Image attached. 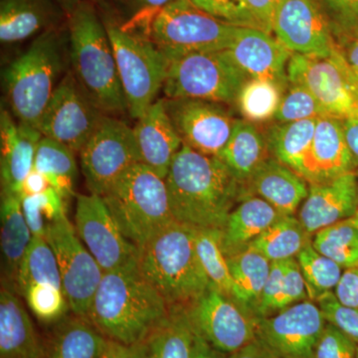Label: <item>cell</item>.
<instances>
[{
  "mask_svg": "<svg viewBox=\"0 0 358 358\" xmlns=\"http://www.w3.org/2000/svg\"><path fill=\"white\" fill-rule=\"evenodd\" d=\"M284 214L265 200L249 195L238 203L231 212L225 226L221 230V248L224 255H236L249 248Z\"/></svg>",
  "mask_w": 358,
  "mask_h": 358,
  "instance_id": "obj_25",
  "label": "cell"
},
{
  "mask_svg": "<svg viewBox=\"0 0 358 358\" xmlns=\"http://www.w3.org/2000/svg\"><path fill=\"white\" fill-rule=\"evenodd\" d=\"M21 296L35 317L47 324L62 320L70 308L63 289L52 285H31Z\"/></svg>",
  "mask_w": 358,
  "mask_h": 358,
  "instance_id": "obj_42",
  "label": "cell"
},
{
  "mask_svg": "<svg viewBox=\"0 0 358 358\" xmlns=\"http://www.w3.org/2000/svg\"><path fill=\"white\" fill-rule=\"evenodd\" d=\"M287 73L289 84L307 88L327 115L341 121L358 120V79L338 47L327 56L293 54Z\"/></svg>",
  "mask_w": 358,
  "mask_h": 358,
  "instance_id": "obj_10",
  "label": "cell"
},
{
  "mask_svg": "<svg viewBox=\"0 0 358 358\" xmlns=\"http://www.w3.org/2000/svg\"><path fill=\"white\" fill-rule=\"evenodd\" d=\"M129 115L138 120L164 87L169 59L150 40L107 27Z\"/></svg>",
  "mask_w": 358,
  "mask_h": 358,
  "instance_id": "obj_9",
  "label": "cell"
},
{
  "mask_svg": "<svg viewBox=\"0 0 358 358\" xmlns=\"http://www.w3.org/2000/svg\"><path fill=\"white\" fill-rule=\"evenodd\" d=\"M213 17L235 26L256 27L245 0H190Z\"/></svg>",
  "mask_w": 358,
  "mask_h": 358,
  "instance_id": "obj_44",
  "label": "cell"
},
{
  "mask_svg": "<svg viewBox=\"0 0 358 358\" xmlns=\"http://www.w3.org/2000/svg\"><path fill=\"white\" fill-rule=\"evenodd\" d=\"M48 187L49 183L44 174L33 167L32 171L26 176L25 180L23 181L21 194H39V193L45 192Z\"/></svg>",
  "mask_w": 358,
  "mask_h": 358,
  "instance_id": "obj_55",
  "label": "cell"
},
{
  "mask_svg": "<svg viewBox=\"0 0 358 358\" xmlns=\"http://www.w3.org/2000/svg\"><path fill=\"white\" fill-rule=\"evenodd\" d=\"M232 358H280L258 338L234 353Z\"/></svg>",
  "mask_w": 358,
  "mask_h": 358,
  "instance_id": "obj_54",
  "label": "cell"
},
{
  "mask_svg": "<svg viewBox=\"0 0 358 358\" xmlns=\"http://www.w3.org/2000/svg\"><path fill=\"white\" fill-rule=\"evenodd\" d=\"M331 28L341 55L358 79V23L348 25L331 24Z\"/></svg>",
  "mask_w": 358,
  "mask_h": 358,
  "instance_id": "obj_48",
  "label": "cell"
},
{
  "mask_svg": "<svg viewBox=\"0 0 358 358\" xmlns=\"http://www.w3.org/2000/svg\"><path fill=\"white\" fill-rule=\"evenodd\" d=\"M102 197L122 234L138 249L176 222L166 179L145 164L131 166Z\"/></svg>",
  "mask_w": 358,
  "mask_h": 358,
  "instance_id": "obj_5",
  "label": "cell"
},
{
  "mask_svg": "<svg viewBox=\"0 0 358 358\" xmlns=\"http://www.w3.org/2000/svg\"><path fill=\"white\" fill-rule=\"evenodd\" d=\"M284 92L281 87L268 80H247L236 100L242 119L254 124L274 120Z\"/></svg>",
  "mask_w": 358,
  "mask_h": 358,
  "instance_id": "obj_40",
  "label": "cell"
},
{
  "mask_svg": "<svg viewBox=\"0 0 358 358\" xmlns=\"http://www.w3.org/2000/svg\"><path fill=\"white\" fill-rule=\"evenodd\" d=\"M21 206L33 237L45 238L49 224L67 216L65 199L51 186L39 194H21Z\"/></svg>",
  "mask_w": 358,
  "mask_h": 358,
  "instance_id": "obj_41",
  "label": "cell"
},
{
  "mask_svg": "<svg viewBox=\"0 0 358 358\" xmlns=\"http://www.w3.org/2000/svg\"><path fill=\"white\" fill-rule=\"evenodd\" d=\"M53 0H1L0 41L15 43L52 29L59 20Z\"/></svg>",
  "mask_w": 358,
  "mask_h": 358,
  "instance_id": "obj_27",
  "label": "cell"
},
{
  "mask_svg": "<svg viewBox=\"0 0 358 358\" xmlns=\"http://www.w3.org/2000/svg\"><path fill=\"white\" fill-rule=\"evenodd\" d=\"M38 129L16 122L7 110L0 113V179L1 192L21 195L23 181L34 167L40 140Z\"/></svg>",
  "mask_w": 358,
  "mask_h": 358,
  "instance_id": "obj_22",
  "label": "cell"
},
{
  "mask_svg": "<svg viewBox=\"0 0 358 358\" xmlns=\"http://www.w3.org/2000/svg\"><path fill=\"white\" fill-rule=\"evenodd\" d=\"M271 157L267 138L254 122L238 119L229 141L217 157L245 186Z\"/></svg>",
  "mask_w": 358,
  "mask_h": 358,
  "instance_id": "obj_28",
  "label": "cell"
},
{
  "mask_svg": "<svg viewBox=\"0 0 358 358\" xmlns=\"http://www.w3.org/2000/svg\"><path fill=\"white\" fill-rule=\"evenodd\" d=\"M331 24L358 23V0H317Z\"/></svg>",
  "mask_w": 358,
  "mask_h": 358,
  "instance_id": "obj_49",
  "label": "cell"
},
{
  "mask_svg": "<svg viewBox=\"0 0 358 358\" xmlns=\"http://www.w3.org/2000/svg\"><path fill=\"white\" fill-rule=\"evenodd\" d=\"M324 115H329L307 88L299 84H289L288 88L282 94L274 121L296 122L319 119Z\"/></svg>",
  "mask_w": 358,
  "mask_h": 358,
  "instance_id": "obj_43",
  "label": "cell"
},
{
  "mask_svg": "<svg viewBox=\"0 0 358 358\" xmlns=\"http://www.w3.org/2000/svg\"><path fill=\"white\" fill-rule=\"evenodd\" d=\"M0 220L2 266L6 279L14 287L20 264L33 238L23 214L21 195L1 192Z\"/></svg>",
  "mask_w": 358,
  "mask_h": 358,
  "instance_id": "obj_29",
  "label": "cell"
},
{
  "mask_svg": "<svg viewBox=\"0 0 358 358\" xmlns=\"http://www.w3.org/2000/svg\"><path fill=\"white\" fill-rule=\"evenodd\" d=\"M357 346L348 334L327 322L315 350V358H357Z\"/></svg>",
  "mask_w": 358,
  "mask_h": 358,
  "instance_id": "obj_46",
  "label": "cell"
},
{
  "mask_svg": "<svg viewBox=\"0 0 358 358\" xmlns=\"http://www.w3.org/2000/svg\"><path fill=\"white\" fill-rule=\"evenodd\" d=\"M296 259L300 265L310 301H317L324 294L334 293L345 270L315 250L313 240L301 250Z\"/></svg>",
  "mask_w": 358,
  "mask_h": 358,
  "instance_id": "obj_39",
  "label": "cell"
},
{
  "mask_svg": "<svg viewBox=\"0 0 358 358\" xmlns=\"http://www.w3.org/2000/svg\"><path fill=\"white\" fill-rule=\"evenodd\" d=\"M227 262L236 287L238 305L254 319L259 320L264 288L272 262L253 249L227 257Z\"/></svg>",
  "mask_w": 358,
  "mask_h": 358,
  "instance_id": "obj_31",
  "label": "cell"
},
{
  "mask_svg": "<svg viewBox=\"0 0 358 358\" xmlns=\"http://www.w3.org/2000/svg\"><path fill=\"white\" fill-rule=\"evenodd\" d=\"M193 338L186 308H171L169 317L143 341V358H192Z\"/></svg>",
  "mask_w": 358,
  "mask_h": 358,
  "instance_id": "obj_32",
  "label": "cell"
},
{
  "mask_svg": "<svg viewBox=\"0 0 358 358\" xmlns=\"http://www.w3.org/2000/svg\"><path fill=\"white\" fill-rule=\"evenodd\" d=\"M0 358H44L32 320L10 287L0 292Z\"/></svg>",
  "mask_w": 358,
  "mask_h": 358,
  "instance_id": "obj_26",
  "label": "cell"
},
{
  "mask_svg": "<svg viewBox=\"0 0 358 358\" xmlns=\"http://www.w3.org/2000/svg\"><path fill=\"white\" fill-rule=\"evenodd\" d=\"M317 122V119L275 122L266 136L271 157L298 173L312 145Z\"/></svg>",
  "mask_w": 358,
  "mask_h": 358,
  "instance_id": "obj_33",
  "label": "cell"
},
{
  "mask_svg": "<svg viewBox=\"0 0 358 358\" xmlns=\"http://www.w3.org/2000/svg\"><path fill=\"white\" fill-rule=\"evenodd\" d=\"M105 115L70 71L56 87L37 129L42 136L80 152Z\"/></svg>",
  "mask_w": 358,
  "mask_h": 358,
  "instance_id": "obj_13",
  "label": "cell"
},
{
  "mask_svg": "<svg viewBox=\"0 0 358 358\" xmlns=\"http://www.w3.org/2000/svg\"><path fill=\"white\" fill-rule=\"evenodd\" d=\"M312 240L313 236L296 216L282 215L257 238L248 249L255 250L271 262H281L296 258Z\"/></svg>",
  "mask_w": 358,
  "mask_h": 358,
  "instance_id": "obj_35",
  "label": "cell"
},
{
  "mask_svg": "<svg viewBox=\"0 0 358 358\" xmlns=\"http://www.w3.org/2000/svg\"><path fill=\"white\" fill-rule=\"evenodd\" d=\"M133 129L140 164L166 179L183 143L167 115L162 99L148 108Z\"/></svg>",
  "mask_w": 358,
  "mask_h": 358,
  "instance_id": "obj_23",
  "label": "cell"
},
{
  "mask_svg": "<svg viewBox=\"0 0 358 358\" xmlns=\"http://www.w3.org/2000/svg\"><path fill=\"white\" fill-rule=\"evenodd\" d=\"M324 313L306 300L270 317L258 320L257 338L280 358H315L324 327Z\"/></svg>",
  "mask_w": 358,
  "mask_h": 358,
  "instance_id": "obj_17",
  "label": "cell"
},
{
  "mask_svg": "<svg viewBox=\"0 0 358 358\" xmlns=\"http://www.w3.org/2000/svg\"><path fill=\"white\" fill-rule=\"evenodd\" d=\"M355 169L343 121L331 115L319 117L312 145L298 173L308 185H315L333 180Z\"/></svg>",
  "mask_w": 358,
  "mask_h": 358,
  "instance_id": "obj_21",
  "label": "cell"
},
{
  "mask_svg": "<svg viewBox=\"0 0 358 358\" xmlns=\"http://www.w3.org/2000/svg\"><path fill=\"white\" fill-rule=\"evenodd\" d=\"M194 236L197 253L212 286L237 303L236 287L221 248V230L194 229Z\"/></svg>",
  "mask_w": 358,
  "mask_h": 358,
  "instance_id": "obj_37",
  "label": "cell"
},
{
  "mask_svg": "<svg viewBox=\"0 0 358 358\" xmlns=\"http://www.w3.org/2000/svg\"><path fill=\"white\" fill-rule=\"evenodd\" d=\"M238 26L213 17L190 0H174L159 9L150 25V41L167 59L227 50Z\"/></svg>",
  "mask_w": 358,
  "mask_h": 358,
  "instance_id": "obj_7",
  "label": "cell"
},
{
  "mask_svg": "<svg viewBox=\"0 0 358 358\" xmlns=\"http://www.w3.org/2000/svg\"><path fill=\"white\" fill-rule=\"evenodd\" d=\"M108 341L88 319L75 315L60 320L44 345V358H101Z\"/></svg>",
  "mask_w": 358,
  "mask_h": 358,
  "instance_id": "obj_30",
  "label": "cell"
},
{
  "mask_svg": "<svg viewBox=\"0 0 358 358\" xmlns=\"http://www.w3.org/2000/svg\"><path fill=\"white\" fill-rule=\"evenodd\" d=\"M358 209L357 171L327 182L310 185L307 199L298 211L299 220L310 236L352 218Z\"/></svg>",
  "mask_w": 358,
  "mask_h": 358,
  "instance_id": "obj_20",
  "label": "cell"
},
{
  "mask_svg": "<svg viewBox=\"0 0 358 358\" xmlns=\"http://www.w3.org/2000/svg\"><path fill=\"white\" fill-rule=\"evenodd\" d=\"M145 341L134 345H124L117 341H108L107 348L101 358H143Z\"/></svg>",
  "mask_w": 358,
  "mask_h": 358,
  "instance_id": "obj_52",
  "label": "cell"
},
{
  "mask_svg": "<svg viewBox=\"0 0 358 358\" xmlns=\"http://www.w3.org/2000/svg\"><path fill=\"white\" fill-rule=\"evenodd\" d=\"M75 229L103 272L138 265L140 249L122 234L100 195H78Z\"/></svg>",
  "mask_w": 358,
  "mask_h": 358,
  "instance_id": "obj_14",
  "label": "cell"
},
{
  "mask_svg": "<svg viewBox=\"0 0 358 358\" xmlns=\"http://www.w3.org/2000/svg\"><path fill=\"white\" fill-rule=\"evenodd\" d=\"M73 74L105 114L128 110L107 28L88 1L79 0L68 17Z\"/></svg>",
  "mask_w": 358,
  "mask_h": 358,
  "instance_id": "obj_3",
  "label": "cell"
},
{
  "mask_svg": "<svg viewBox=\"0 0 358 358\" xmlns=\"http://www.w3.org/2000/svg\"><path fill=\"white\" fill-rule=\"evenodd\" d=\"M45 238L57 259L70 310L75 315L87 319L105 272L78 236L67 216L49 224Z\"/></svg>",
  "mask_w": 358,
  "mask_h": 358,
  "instance_id": "obj_12",
  "label": "cell"
},
{
  "mask_svg": "<svg viewBox=\"0 0 358 358\" xmlns=\"http://www.w3.org/2000/svg\"><path fill=\"white\" fill-rule=\"evenodd\" d=\"M194 331V329H193ZM233 355L224 353L216 350L210 343H207L200 334L194 331L193 338L192 358H232Z\"/></svg>",
  "mask_w": 358,
  "mask_h": 358,
  "instance_id": "obj_53",
  "label": "cell"
},
{
  "mask_svg": "<svg viewBox=\"0 0 358 358\" xmlns=\"http://www.w3.org/2000/svg\"><path fill=\"white\" fill-rule=\"evenodd\" d=\"M186 312L194 331L224 353L234 355L257 338L258 320L211 284Z\"/></svg>",
  "mask_w": 358,
  "mask_h": 358,
  "instance_id": "obj_15",
  "label": "cell"
},
{
  "mask_svg": "<svg viewBox=\"0 0 358 358\" xmlns=\"http://www.w3.org/2000/svg\"><path fill=\"white\" fill-rule=\"evenodd\" d=\"M357 358H358V346H357Z\"/></svg>",
  "mask_w": 358,
  "mask_h": 358,
  "instance_id": "obj_59",
  "label": "cell"
},
{
  "mask_svg": "<svg viewBox=\"0 0 358 358\" xmlns=\"http://www.w3.org/2000/svg\"><path fill=\"white\" fill-rule=\"evenodd\" d=\"M174 0H140L141 3L145 4V6L152 7L157 8V10L166 6L167 4L171 3Z\"/></svg>",
  "mask_w": 358,
  "mask_h": 358,
  "instance_id": "obj_57",
  "label": "cell"
},
{
  "mask_svg": "<svg viewBox=\"0 0 358 358\" xmlns=\"http://www.w3.org/2000/svg\"><path fill=\"white\" fill-rule=\"evenodd\" d=\"M34 169L44 174L49 186L63 199L74 195L78 167L75 152L67 145L43 136L37 147Z\"/></svg>",
  "mask_w": 358,
  "mask_h": 358,
  "instance_id": "obj_34",
  "label": "cell"
},
{
  "mask_svg": "<svg viewBox=\"0 0 358 358\" xmlns=\"http://www.w3.org/2000/svg\"><path fill=\"white\" fill-rule=\"evenodd\" d=\"M357 179H358V171H357Z\"/></svg>",
  "mask_w": 358,
  "mask_h": 358,
  "instance_id": "obj_60",
  "label": "cell"
},
{
  "mask_svg": "<svg viewBox=\"0 0 358 358\" xmlns=\"http://www.w3.org/2000/svg\"><path fill=\"white\" fill-rule=\"evenodd\" d=\"M346 143L350 148L355 166L358 167V120L343 121Z\"/></svg>",
  "mask_w": 358,
  "mask_h": 358,
  "instance_id": "obj_56",
  "label": "cell"
},
{
  "mask_svg": "<svg viewBox=\"0 0 358 358\" xmlns=\"http://www.w3.org/2000/svg\"><path fill=\"white\" fill-rule=\"evenodd\" d=\"M228 54L249 79L274 82L284 91L289 86V51L274 34L248 26H238Z\"/></svg>",
  "mask_w": 358,
  "mask_h": 358,
  "instance_id": "obj_19",
  "label": "cell"
},
{
  "mask_svg": "<svg viewBox=\"0 0 358 358\" xmlns=\"http://www.w3.org/2000/svg\"><path fill=\"white\" fill-rule=\"evenodd\" d=\"M273 34L294 54L327 56L338 47L331 21L317 0H284Z\"/></svg>",
  "mask_w": 358,
  "mask_h": 358,
  "instance_id": "obj_18",
  "label": "cell"
},
{
  "mask_svg": "<svg viewBox=\"0 0 358 358\" xmlns=\"http://www.w3.org/2000/svg\"><path fill=\"white\" fill-rule=\"evenodd\" d=\"M34 284L52 285L62 289L57 259L50 244L43 237L32 238L20 264L14 289L22 294L28 287Z\"/></svg>",
  "mask_w": 358,
  "mask_h": 358,
  "instance_id": "obj_36",
  "label": "cell"
},
{
  "mask_svg": "<svg viewBox=\"0 0 358 358\" xmlns=\"http://www.w3.org/2000/svg\"><path fill=\"white\" fill-rule=\"evenodd\" d=\"M169 313L164 296L133 265L103 274L87 319L108 339L134 345L143 343Z\"/></svg>",
  "mask_w": 358,
  "mask_h": 358,
  "instance_id": "obj_2",
  "label": "cell"
},
{
  "mask_svg": "<svg viewBox=\"0 0 358 358\" xmlns=\"http://www.w3.org/2000/svg\"><path fill=\"white\" fill-rule=\"evenodd\" d=\"M162 101L183 145L208 157L221 154L238 121L225 103L186 98Z\"/></svg>",
  "mask_w": 358,
  "mask_h": 358,
  "instance_id": "obj_16",
  "label": "cell"
},
{
  "mask_svg": "<svg viewBox=\"0 0 358 358\" xmlns=\"http://www.w3.org/2000/svg\"><path fill=\"white\" fill-rule=\"evenodd\" d=\"M176 222L194 229L222 230L231 212L245 197L240 182L222 160L183 145L166 178Z\"/></svg>",
  "mask_w": 358,
  "mask_h": 358,
  "instance_id": "obj_1",
  "label": "cell"
},
{
  "mask_svg": "<svg viewBox=\"0 0 358 358\" xmlns=\"http://www.w3.org/2000/svg\"><path fill=\"white\" fill-rule=\"evenodd\" d=\"M334 294L341 305L358 310V267L345 270Z\"/></svg>",
  "mask_w": 358,
  "mask_h": 358,
  "instance_id": "obj_51",
  "label": "cell"
},
{
  "mask_svg": "<svg viewBox=\"0 0 358 358\" xmlns=\"http://www.w3.org/2000/svg\"><path fill=\"white\" fill-rule=\"evenodd\" d=\"M79 154L87 187L100 196L131 166L140 164L134 129L107 114Z\"/></svg>",
  "mask_w": 358,
  "mask_h": 358,
  "instance_id": "obj_11",
  "label": "cell"
},
{
  "mask_svg": "<svg viewBox=\"0 0 358 358\" xmlns=\"http://www.w3.org/2000/svg\"><path fill=\"white\" fill-rule=\"evenodd\" d=\"M247 193L267 201L284 215H294L303 203L310 185L291 167L270 157L246 185Z\"/></svg>",
  "mask_w": 358,
  "mask_h": 358,
  "instance_id": "obj_24",
  "label": "cell"
},
{
  "mask_svg": "<svg viewBox=\"0 0 358 358\" xmlns=\"http://www.w3.org/2000/svg\"><path fill=\"white\" fill-rule=\"evenodd\" d=\"M315 303L319 305L327 322L338 327L358 345L357 310L341 305L334 292L320 296Z\"/></svg>",
  "mask_w": 358,
  "mask_h": 358,
  "instance_id": "obj_45",
  "label": "cell"
},
{
  "mask_svg": "<svg viewBox=\"0 0 358 358\" xmlns=\"http://www.w3.org/2000/svg\"><path fill=\"white\" fill-rule=\"evenodd\" d=\"M138 270L169 308H188L210 286L195 244L194 228L178 222L140 249Z\"/></svg>",
  "mask_w": 358,
  "mask_h": 358,
  "instance_id": "obj_4",
  "label": "cell"
},
{
  "mask_svg": "<svg viewBox=\"0 0 358 358\" xmlns=\"http://www.w3.org/2000/svg\"><path fill=\"white\" fill-rule=\"evenodd\" d=\"M62 69L60 35L52 28L4 70L7 101L18 121L37 129Z\"/></svg>",
  "mask_w": 358,
  "mask_h": 358,
  "instance_id": "obj_6",
  "label": "cell"
},
{
  "mask_svg": "<svg viewBox=\"0 0 358 358\" xmlns=\"http://www.w3.org/2000/svg\"><path fill=\"white\" fill-rule=\"evenodd\" d=\"M249 78L227 50L192 53L169 59L166 98L199 99L231 105Z\"/></svg>",
  "mask_w": 358,
  "mask_h": 358,
  "instance_id": "obj_8",
  "label": "cell"
},
{
  "mask_svg": "<svg viewBox=\"0 0 358 358\" xmlns=\"http://www.w3.org/2000/svg\"><path fill=\"white\" fill-rule=\"evenodd\" d=\"M350 219H352V222L355 223V225H357L358 227V209L357 213L355 214V216H352V217Z\"/></svg>",
  "mask_w": 358,
  "mask_h": 358,
  "instance_id": "obj_58",
  "label": "cell"
},
{
  "mask_svg": "<svg viewBox=\"0 0 358 358\" xmlns=\"http://www.w3.org/2000/svg\"><path fill=\"white\" fill-rule=\"evenodd\" d=\"M257 28L272 33L275 13L284 0H245Z\"/></svg>",
  "mask_w": 358,
  "mask_h": 358,
  "instance_id": "obj_50",
  "label": "cell"
},
{
  "mask_svg": "<svg viewBox=\"0 0 358 358\" xmlns=\"http://www.w3.org/2000/svg\"><path fill=\"white\" fill-rule=\"evenodd\" d=\"M313 245L343 270L358 267V227L350 218L315 233Z\"/></svg>",
  "mask_w": 358,
  "mask_h": 358,
  "instance_id": "obj_38",
  "label": "cell"
},
{
  "mask_svg": "<svg viewBox=\"0 0 358 358\" xmlns=\"http://www.w3.org/2000/svg\"><path fill=\"white\" fill-rule=\"evenodd\" d=\"M306 300L310 299L298 261L296 258L284 261V278L277 303V313Z\"/></svg>",
  "mask_w": 358,
  "mask_h": 358,
  "instance_id": "obj_47",
  "label": "cell"
}]
</instances>
